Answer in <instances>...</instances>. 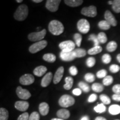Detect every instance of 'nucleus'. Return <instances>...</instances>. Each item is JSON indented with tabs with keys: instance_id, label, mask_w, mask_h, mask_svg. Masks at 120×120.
<instances>
[{
	"instance_id": "29",
	"label": "nucleus",
	"mask_w": 120,
	"mask_h": 120,
	"mask_svg": "<svg viewBox=\"0 0 120 120\" xmlns=\"http://www.w3.org/2000/svg\"><path fill=\"white\" fill-rule=\"evenodd\" d=\"M117 48V44L115 41H110L106 46V49L109 52H113Z\"/></svg>"
},
{
	"instance_id": "9",
	"label": "nucleus",
	"mask_w": 120,
	"mask_h": 120,
	"mask_svg": "<svg viewBox=\"0 0 120 120\" xmlns=\"http://www.w3.org/2000/svg\"><path fill=\"white\" fill-rule=\"evenodd\" d=\"M61 2V0H48L46 3V8L52 12H56Z\"/></svg>"
},
{
	"instance_id": "52",
	"label": "nucleus",
	"mask_w": 120,
	"mask_h": 120,
	"mask_svg": "<svg viewBox=\"0 0 120 120\" xmlns=\"http://www.w3.org/2000/svg\"><path fill=\"white\" fill-rule=\"evenodd\" d=\"M33 2L35 3H40L42 2V0H33Z\"/></svg>"
},
{
	"instance_id": "14",
	"label": "nucleus",
	"mask_w": 120,
	"mask_h": 120,
	"mask_svg": "<svg viewBox=\"0 0 120 120\" xmlns=\"http://www.w3.org/2000/svg\"><path fill=\"white\" fill-rule=\"evenodd\" d=\"M60 57L61 59L64 61H72L75 58H76L75 57L74 54H73V51L71 52H64L61 51L60 53Z\"/></svg>"
},
{
	"instance_id": "40",
	"label": "nucleus",
	"mask_w": 120,
	"mask_h": 120,
	"mask_svg": "<svg viewBox=\"0 0 120 120\" xmlns=\"http://www.w3.org/2000/svg\"><path fill=\"white\" fill-rule=\"evenodd\" d=\"M102 62L105 64H109L111 61V57L109 54L106 53L103 55L102 57Z\"/></svg>"
},
{
	"instance_id": "16",
	"label": "nucleus",
	"mask_w": 120,
	"mask_h": 120,
	"mask_svg": "<svg viewBox=\"0 0 120 120\" xmlns=\"http://www.w3.org/2000/svg\"><path fill=\"white\" fill-rule=\"evenodd\" d=\"M53 78V75H52V72H49L46 73L41 80V86L43 87H47L49 85V83H51Z\"/></svg>"
},
{
	"instance_id": "44",
	"label": "nucleus",
	"mask_w": 120,
	"mask_h": 120,
	"mask_svg": "<svg viewBox=\"0 0 120 120\" xmlns=\"http://www.w3.org/2000/svg\"><path fill=\"white\" fill-rule=\"evenodd\" d=\"M69 72H70V74L72 76H76L78 73V70L76 68V67L72 66L70 67V68H69Z\"/></svg>"
},
{
	"instance_id": "33",
	"label": "nucleus",
	"mask_w": 120,
	"mask_h": 120,
	"mask_svg": "<svg viewBox=\"0 0 120 120\" xmlns=\"http://www.w3.org/2000/svg\"><path fill=\"white\" fill-rule=\"evenodd\" d=\"M73 38H74L75 44H76L78 47H80L81 44V42L82 40V37L81 34H78V33H76L74 34V36H73Z\"/></svg>"
},
{
	"instance_id": "47",
	"label": "nucleus",
	"mask_w": 120,
	"mask_h": 120,
	"mask_svg": "<svg viewBox=\"0 0 120 120\" xmlns=\"http://www.w3.org/2000/svg\"><path fill=\"white\" fill-rule=\"evenodd\" d=\"M97 94H91V95L88 98V102L90 103L94 102V101H96V100H97Z\"/></svg>"
},
{
	"instance_id": "45",
	"label": "nucleus",
	"mask_w": 120,
	"mask_h": 120,
	"mask_svg": "<svg viewBox=\"0 0 120 120\" xmlns=\"http://www.w3.org/2000/svg\"><path fill=\"white\" fill-rule=\"evenodd\" d=\"M29 115L27 112L21 114L17 118V120H28L29 119Z\"/></svg>"
},
{
	"instance_id": "11",
	"label": "nucleus",
	"mask_w": 120,
	"mask_h": 120,
	"mask_svg": "<svg viewBox=\"0 0 120 120\" xmlns=\"http://www.w3.org/2000/svg\"><path fill=\"white\" fill-rule=\"evenodd\" d=\"M34 81V77L31 74H25L19 78V82L22 85H30Z\"/></svg>"
},
{
	"instance_id": "6",
	"label": "nucleus",
	"mask_w": 120,
	"mask_h": 120,
	"mask_svg": "<svg viewBox=\"0 0 120 120\" xmlns=\"http://www.w3.org/2000/svg\"><path fill=\"white\" fill-rule=\"evenodd\" d=\"M77 29L81 33L86 34L89 32L90 25L89 22L86 19H81L78 21L77 24Z\"/></svg>"
},
{
	"instance_id": "39",
	"label": "nucleus",
	"mask_w": 120,
	"mask_h": 120,
	"mask_svg": "<svg viewBox=\"0 0 120 120\" xmlns=\"http://www.w3.org/2000/svg\"><path fill=\"white\" fill-rule=\"evenodd\" d=\"M96 64L95 58L93 57H88L86 60V64L88 67H92L94 66Z\"/></svg>"
},
{
	"instance_id": "50",
	"label": "nucleus",
	"mask_w": 120,
	"mask_h": 120,
	"mask_svg": "<svg viewBox=\"0 0 120 120\" xmlns=\"http://www.w3.org/2000/svg\"><path fill=\"white\" fill-rule=\"evenodd\" d=\"M106 120L105 118L103 117L98 116V117H97L95 118V120Z\"/></svg>"
},
{
	"instance_id": "37",
	"label": "nucleus",
	"mask_w": 120,
	"mask_h": 120,
	"mask_svg": "<svg viewBox=\"0 0 120 120\" xmlns=\"http://www.w3.org/2000/svg\"><path fill=\"white\" fill-rule=\"evenodd\" d=\"M88 40H89V41H92L94 42V46H100V45H99V44H100V42L98 41L97 36H96L94 34H90L89 36V37H88Z\"/></svg>"
},
{
	"instance_id": "34",
	"label": "nucleus",
	"mask_w": 120,
	"mask_h": 120,
	"mask_svg": "<svg viewBox=\"0 0 120 120\" xmlns=\"http://www.w3.org/2000/svg\"><path fill=\"white\" fill-rule=\"evenodd\" d=\"M113 79L111 76H107L103 79V84L105 86H108L111 85L113 83Z\"/></svg>"
},
{
	"instance_id": "21",
	"label": "nucleus",
	"mask_w": 120,
	"mask_h": 120,
	"mask_svg": "<svg viewBox=\"0 0 120 120\" xmlns=\"http://www.w3.org/2000/svg\"><path fill=\"white\" fill-rule=\"evenodd\" d=\"M83 1L82 0H65L64 3L66 4L70 7H76L81 5L83 4Z\"/></svg>"
},
{
	"instance_id": "53",
	"label": "nucleus",
	"mask_w": 120,
	"mask_h": 120,
	"mask_svg": "<svg viewBox=\"0 0 120 120\" xmlns=\"http://www.w3.org/2000/svg\"><path fill=\"white\" fill-rule=\"evenodd\" d=\"M117 60L120 63V53L118 54L117 56Z\"/></svg>"
},
{
	"instance_id": "42",
	"label": "nucleus",
	"mask_w": 120,
	"mask_h": 120,
	"mask_svg": "<svg viewBox=\"0 0 120 120\" xmlns=\"http://www.w3.org/2000/svg\"><path fill=\"white\" fill-rule=\"evenodd\" d=\"M109 71L111 72L112 73H115L118 72L120 70V67L117 64H113L112 65L110 66L109 67Z\"/></svg>"
},
{
	"instance_id": "55",
	"label": "nucleus",
	"mask_w": 120,
	"mask_h": 120,
	"mask_svg": "<svg viewBox=\"0 0 120 120\" xmlns=\"http://www.w3.org/2000/svg\"><path fill=\"white\" fill-rule=\"evenodd\" d=\"M16 2L17 3H21L23 2V1H22V0H16Z\"/></svg>"
},
{
	"instance_id": "41",
	"label": "nucleus",
	"mask_w": 120,
	"mask_h": 120,
	"mask_svg": "<svg viewBox=\"0 0 120 120\" xmlns=\"http://www.w3.org/2000/svg\"><path fill=\"white\" fill-rule=\"evenodd\" d=\"M96 76L98 79H102V78H104L107 76V71L105 70H101L98 71L96 73Z\"/></svg>"
},
{
	"instance_id": "28",
	"label": "nucleus",
	"mask_w": 120,
	"mask_h": 120,
	"mask_svg": "<svg viewBox=\"0 0 120 120\" xmlns=\"http://www.w3.org/2000/svg\"><path fill=\"white\" fill-rule=\"evenodd\" d=\"M98 26L100 29L103 30H107L110 28L111 25L106 20H102L99 22Z\"/></svg>"
},
{
	"instance_id": "13",
	"label": "nucleus",
	"mask_w": 120,
	"mask_h": 120,
	"mask_svg": "<svg viewBox=\"0 0 120 120\" xmlns=\"http://www.w3.org/2000/svg\"><path fill=\"white\" fill-rule=\"evenodd\" d=\"M64 68L63 66H61L58 68L54 75L53 78V82L54 84H57L62 79V78L64 76Z\"/></svg>"
},
{
	"instance_id": "49",
	"label": "nucleus",
	"mask_w": 120,
	"mask_h": 120,
	"mask_svg": "<svg viewBox=\"0 0 120 120\" xmlns=\"http://www.w3.org/2000/svg\"><path fill=\"white\" fill-rule=\"evenodd\" d=\"M112 97L114 101L120 102V94H114Z\"/></svg>"
},
{
	"instance_id": "31",
	"label": "nucleus",
	"mask_w": 120,
	"mask_h": 120,
	"mask_svg": "<svg viewBox=\"0 0 120 120\" xmlns=\"http://www.w3.org/2000/svg\"><path fill=\"white\" fill-rule=\"evenodd\" d=\"M94 110L97 113H103L106 111V107L103 103H100L94 107Z\"/></svg>"
},
{
	"instance_id": "48",
	"label": "nucleus",
	"mask_w": 120,
	"mask_h": 120,
	"mask_svg": "<svg viewBox=\"0 0 120 120\" xmlns=\"http://www.w3.org/2000/svg\"><path fill=\"white\" fill-rule=\"evenodd\" d=\"M72 94L75 96H79L82 94V91L80 88H75V89L72 91Z\"/></svg>"
},
{
	"instance_id": "3",
	"label": "nucleus",
	"mask_w": 120,
	"mask_h": 120,
	"mask_svg": "<svg viewBox=\"0 0 120 120\" xmlns=\"http://www.w3.org/2000/svg\"><path fill=\"white\" fill-rule=\"evenodd\" d=\"M75 100L73 97L68 94H64L60 97L58 103L60 106L64 108H67L72 106L75 104Z\"/></svg>"
},
{
	"instance_id": "2",
	"label": "nucleus",
	"mask_w": 120,
	"mask_h": 120,
	"mask_svg": "<svg viewBox=\"0 0 120 120\" xmlns=\"http://www.w3.org/2000/svg\"><path fill=\"white\" fill-rule=\"evenodd\" d=\"M28 15V8L26 4L19 6L14 13L15 19L19 21H23L26 19Z\"/></svg>"
},
{
	"instance_id": "20",
	"label": "nucleus",
	"mask_w": 120,
	"mask_h": 120,
	"mask_svg": "<svg viewBox=\"0 0 120 120\" xmlns=\"http://www.w3.org/2000/svg\"><path fill=\"white\" fill-rule=\"evenodd\" d=\"M109 4H111L112 10L117 13H120V0L109 1L108 2Z\"/></svg>"
},
{
	"instance_id": "10",
	"label": "nucleus",
	"mask_w": 120,
	"mask_h": 120,
	"mask_svg": "<svg viewBox=\"0 0 120 120\" xmlns=\"http://www.w3.org/2000/svg\"><path fill=\"white\" fill-rule=\"evenodd\" d=\"M16 94L18 97L22 100H28L31 96V93L26 89H23L21 87H17L16 89Z\"/></svg>"
},
{
	"instance_id": "25",
	"label": "nucleus",
	"mask_w": 120,
	"mask_h": 120,
	"mask_svg": "<svg viewBox=\"0 0 120 120\" xmlns=\"http://www.w3.org/2000/svg\"><path fill=\"white\" fill-rule=\"evenodd\" d=\"M102 51V47H101L100 46H94V47L90 49L87 52L90 55H94L101 52Z\"/></svg>"
},
{
	"instance_id": "36",
	"label": "nucleus",
	"mask_w": 120,
	"mask_h": 120,
	"mask_svg": "<svg viewBox=\"0 0 120 120\" xmlns=\"http://www.w3.org/2000/svg\"><path fill=\"white\" fill-rule=\"evenodd\" d=\"M100 98L101 101L102 102V103L104 105H109L111 103L110 98L106 94H101L100 96Z\"/></svg>"
},
{
	"instance_id": "7",
	"label": "nucleus",
	"mask_w": 120,
	"mask_h": 120,
	"mask_svg": "<svg viewBox=\"0 0 120 120\" xmlns=\"http://www.w3.org/2000/svg\"><path fill=\"white\" fill-rule=\"evenodd\" d=\"M75 44L72 41L68 40V41H63L59 44L60 49L64 52H71L75 49Z\"/></svg>"
},
{
	"instance_id": "24",
	"label": "nucleus",
	"mask_w": 120,
	"mask_h": 120,
	"mask_svg": "<svg viewBox=\"0 0 120 120\" xmlns=\"http://www.w3.org/2000/svg\"><path fill=\"white\" fill-rule=\"evenodd\" d=\"M109 111L112 115H116L120 113V106L118 105H112L109 107Z\"/></svg>"
},
{
	"instance_id": "35",
	"label": "nucleus",
	"mask_w": 120,
	"mask_h": 120,
	"mask_svg": "<svg viewBox=\"0 0 120 120\" xmlns=\"http://www.w3.org/2000/svg\"><path fill=\"white\" fill-rule=\"evenodd\" d=\"M79 86L80 88V89L85 92H88L90 91V88L88 85L83 82H79Z\"/></svg>"
},
{
	"instance_id": "46",
	"label": "nucleus",
	"mask_w": 120,
	"mask_h": 120,
	"mask_svg": "<svg viewBox=\"0 0 120 120\" xmlns=\"http://www.w3.org/2000/svg\"><path fill=\"white\" fill-rule=\"evenodd\" d=\"M112 91L115 94H120V84L114 85L112 87Z\"/></svg>"
},
{
	"instance_id": "32",
	"label": "nucleus",
	"mask_w": 120,
	"mask_h": 120,
	"mask_svg": "<svg viewBox=\"0 0 120 120\" xmlns=\"http://www.w3.org/2000/svg\"><path fill=\"white\" fill-rule=\"evenodd\" d=\"M100 43H105L107 41V37L104 32H100L97 36Z\"/></svg>"
},
{
	"instance_id": "22",
	"label": "nucleus",
	"mask_w": 120,
	"mask_h": 120,
	"mask_svg": "<svg viewBox=\"0 0 120 120\" xmlns=\"http://www.w3.org/2000/svg\"><path fill=\"white\" fill-rule=\"evenodd\" d=\"M73 54H74L75 57L76 58H81L85 57L86 55V51L83 49H75L73 51Z\"/></svg>"
},
{
	"instance_id": "18",
	"label": "nucleus",
	"mask_w": 120,
	"mask_h": 120,
	"mask_svg": "<svg viewBox=\"0 0 120 120\" xmlns=\"http://www.w3.org/2000/svg\"><path fill=\"white\" fill-rule=\"evenodd\" d=\"M49 105L46 102H42L39 105V111L42 116H46L49 112Z\"/></svg>"
},
{
	"instance_id": "4",
	"label": "nucleus",
	"mask_w": 120,
	"mask_h": 120,
	"mask_svg": "<svg viewBox=\"0 0 120 120\" xmlns=\"http://www.w3.org/2000/svg\"><path fill=\"white\" fill-rule=\"evenodd\" d=\"M47 42L46 40H42L34 43L29 47V51L31 53H36L42 50L47 46Z\"/></svg>"
},
{
	"instance_id": "54",
	"label": "nucleus",
	"mask_w": 120,
	"mask_h": 120,
	"mask_svg": "<svg viewBox=\"0 0 120 120\" xmlns=\"http://www.w3.org/2000/svg\"><path fill=\"white\" fill-rule=\"evenodd\" d=\"M51 120H64L63 119H61V118H54L51 119Z\"/></svg>"
},
{
	"instance_id": "5",
	"label": "nucleus",
	"mask_w": 120,
	"mask_h": 120,
	"mask_svg": "<svg viewBox=\"0 0 120 120\" xmlns=\"http://www.w3.org/2000/svg\"><path fill=\"white\" fill-rule=\"evenodd\" d=\"M46 34V29H43L41 31L32 32L28 35V38L30 41L32 42H38L43 40Z\"/></svg>"
},
{
	"instance_id": "19",
	"label": "nucleus",
	"mask_w": 120,
	"mask_h": 120,
	"mask_svg": "<svg viewBox=\"0 0 120 120\" xmlns=\"http://www.w3.org/2000/svg\"><path fill=\"white\" fill-rule=\"evenodd\" d=\"M57 116L63 120L68 119L70 116V112L66 109H60L57 112Z\"/></svg>"
},
{
	"instance_id": "23",
	"label": "nucleus",
	"mask_w": 120,
	"mask_h": 120,
	"mask_svg": "<svg viewBox=\"0 0 120 120\" xmlns=\"http://www.w3.org/2000/svg\"><path fill=\"white\" fill-rule=\"evenodd\" d=\"M43 59L46 62L49 63H53L56 60V57L53 53H46L43 56Z\"/></svg>"
},
{
	"instance_id": "8",
	"label": "nucleus",
	"mask_w": 120,
	"mask_h": 120,
	"mask_svg": "<svg viewBox=\"0 0 120 120\" xmlns=\"http://www.w3.org/2000/svg\"><path fill=\"white\" fill-rule=\"evenodd\" d=\"M81 13L87 17H94L97 14L96 7L94 6H90L89 7H83L81 10Z\"/></svg>"
},
{
	"instance_id": "56",
	"label": "nucleus",
	"mask_w": 120,
	"mask_h": 120,
	"mask_svg": "<svg viewBox=\"0 0 120 120\" xmlns=\"http://www.w3.org/2000/svg\"></svg>"
},
{
	"instance_id": "15",
	"label": "nucleus",
	"mask_w": 120,
	"mask_h": 120,
	"mask_svg": "<svg viewBox=\"0 0 120 120\" xmlns=\"http://www.w3.org/2000/svg\"><path fill=\"white\" fill-rule=\"evenodd\" d=\"M15 107L19 111L25 112L29 107V103L27 101H17L15 104Z\"/></svg>"
},
{
	"instance_id": "51",
	"label": "nucleus",
	"mask_w": 120,
	"mask_h": 120,
	"mask_svg": "<svg viewBox=\"0 0 120 120\" xmlns=\"http://www.w3.org/2000/svg\"><path fill=\"white\" fill-rule=\"evenodd\" d=\"M81 120H90V118L88 117V116H85L83 117H82L81 118Z\"/></svg>"
},
{
	"instance_id": "26",
	"label": "nucleus",
	"mask_w": 120,
	"mask_h": 120,
	"mask_svg": "<svg viewBox=\"0 0 120 120\" xmlns=\"http://www.w3.org/2000/svg\"><path fill=\"white\" fill-rule=\"evenodd\" d=\"M66 84L64 85V88L66 90H69L72 88L73 83V79L71 77H67L65 79Z\"/></svg>"
},
{
	"instance_id": "30",
	"label": "nucleus",
	"mask_w": 120,
	"mask_h": 120,
	"mask_svg": "<svg viewBox=\"0 0 120 120\" xmlns=\"http://www.w3.org/2000/svg\"><path fill=\"white\" fill-rule=\"evenodd\" d=\"M92 90L94 92H101L103 90V86L99 83H94L92 85Z\"/></svg>"
},
{
	"instance_id": "17",
	"label": "nucleus",
	"mask_w": 120,
	"mask_h": 120,
	"mask_svg": "<svg viewBox=\"0 0 120 120\" xmlns=\"http://www.w3.org/2000/svg\"><path fill=\"white\" fill-rule=\"evenodd\" d=\"M47 67L44 66H40L36 67L34 70V74L38 77H41L47 72Z\"/></svg>"
},
{
	"instance_id": "43",
	"label": "nucleus",
	"mask_w": 120,
	"mask_h": 120,
	"mask_svg": "<svg viewBox=\"0 0 120 120\" xmlns=\"http://www.w3.org/2000/svg\"><path fill=\"white\" fill-rule=\"evenodd\" d=\"M40 116L37 112H33L30 115L28 120H40Z\"/></svg>"
},
{
	"instance_id": "38",
	"label": "nucleus",
	"mask_w": 120,
	"mask_h": 120,
	"mask_svg": "<svg viewBox=\"0 0 120 120\" xmlns=\"http://www.w3.org/2000/svg\"><path fill=\"white\" fill-rule=\"evenodd\" d=\"M85 79L88 82H93L95 80V76L92 73H87L85 75Z\"/></svg>"
},
{
	"instance_id": "27",
	"label": "nucleus",
	"mask_w": 120,
	"mask_h": 120,
	"mask_svg": "<svg viewBox=\"0 0 120 120\" xmlns=\"http://www.w3.org/2000/svg\"><path fill=\"white\" fill-rule=\"evenodd\" d=\"M8 111L4 108L0 109V120H8Z\"/></svg>"
},
{
	"instance_id": "12",
	"label": "nucleus",
	"mask_w": 120,
	"mask_h": 120,
	"mask_svg": "<svg viewBox=\"0 0 120 120\" xmlns=\"http://www.w3.org/2000/svg\"><path fill=\"white\" fill-rule=\"evenodd\" d=\"M104 17L105 20L107 21L111 26L113 27L117 26V22L116 19H115V17H114L113 15H112V13L109 10H107V11L105 12Z\"/></svg>"
},
{
	"instance_id": "1",
	"label": "nucleus",
	"mask_w": 120,
	"mask_h": 120,
	"mask_svg": "<svg viewBox=\"0 0 120 120\" xmlns=\"http://www.w3.org/2000/svg\"><path fill=\"white\" fill-rule=\"evenodd\" d=\"M49 31L55 36H58L62 34L64 31V26L61 22L54 19L49 23Z\"/></svg>"
}]
</instances>
